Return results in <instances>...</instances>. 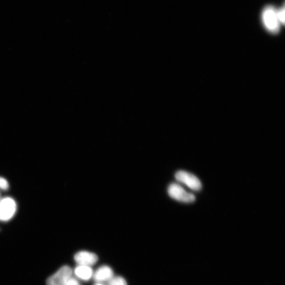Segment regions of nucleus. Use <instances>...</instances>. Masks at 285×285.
<instances>
[{"instance_id":"0eeeda50","label":"nucleus","mask_w":285,"mask_h":285,"mask_svg":"<svg viewBox=\"0 0 285 285\" xmlns=\"http://www.w3.org/2000/svg\"><path fill=\"white\" fill-rule=\"evenodd\" d=\"M114 277L113 271L108 266L99 267L93 274V277L98 283L109 281Z\"/></svg>"},{"instance_id":"9b49d317","label":"nucleus","mask_w":285,"mask_h":285,"mask_svg":"<svg viewBox=\"0 0 285 285\" xmlns=\"http://www.w3.org/2000/svg\"><path fill=\"white\" fill-rule=\"evenodd\" d=\"M278 16L279 19V20L281 24H283L284 23V8L283 7L279 10H277Z\"/></svg>"},{"instance_id":"f8f14e48","label":"nucleus","mask_w":285,"mask_h":285,"mask_svg":"<svg viewBox=\"0 0 285 285\" xmlns=\"http://www.w3.org/2000/svg\"><path fill=\"white\" fill-rule=\"evenodd\" d=\"M66 285H81L79 281L76 279L71 277Z\"/></svg>"},{"instance_id":"7ed1b4c3","label":"nucleus","mask_w":285,"mask_h":285,"mask_svg":"<svg viewBox=\"0 0 285 285\" xmlns=\"http://www.w3.org/2000/svg\"><path fill=\"white\" fill-rule=\"evenodd\" d=\"M17 204L14 199L10 197L0 200V220L9 221L15 215Z\"/></svg>"},{"instance_id":"6e6552de","label":"nucleus","mask_w":285,"mask_h":285,"mask_svg":"<svg viewBox=\"0 0 285 285\" xmlns=\"http://www.w3.org/2000/svg\"><path fill=\"white\" fill-rule=\"evenodd\" d=\"M93 270L91 267L79 265L75 270V275L83 280H89L93 277Z\"/></svg>"},{"instance_id":"423d86ee","label":"nucleus","mask_w":285,"mask_h":285,"mask_svg":"<svg viewBox=\"0 0 285 285\" xmlns=\"http://www.w3.org/2000/svg\"><path fill=\"white\" fill-rule=\"evenodd\" d=\"M75 261L79 265L91 267L98 261L97 256L92 253L82 251L75 256Z\"/></svg>"},{"instance_id":"f257e3e1","label":"nucleus","mask_w":285,"mask_h":285,"mask_svg":"<svg viewBox=\"0 0 285 285\" xmlns=\"http://www.w3.org/2000/svg\"><path fill=\"white\" fill-rule=\"evenodd\" d=\"M262 19L265 27L271 32H277L279 31L281 22L279 20L277 10L272 7L265 9L262 14Z\"/></svg>"},{"instance_id":"9d476101","label":"nucleus","mask_w":285,"mask_h":285,"mask_svg":"<svg viewBox=\"0 0 285 285\" xmlns=\"http://www.w3.org/2000/svg\"><path fill=\"white\" fill-rule=\"evenodd\" d=\"M9 187V185L7 180L3 177H0V189L7 190Z\"/></svg>"},{"instance_id":"1a4fd4ad","label":"nucleus","mask_w":285,"mask_h":285,"mask_svg":"<svg viewBox=\"0 0 285 285\" xmlns=\"http://www.w3.org/2000/svg\"><path fill=\"white\" fill-rule=\"evenodd\" d=\"M108 285H127L125 279L120 276L113 277L108 281Z\"/></svg>"},{"instance_id":"20e7f679","label":"nucleus","mask_w":285,"mask_h":285,"mask_svg":"<svg viewBox=\"0 0 285 285\" xmlns=\"http://www.w3.org/2000/svg\"><path fill=\"white\" fill-rule=\"evenodd\" d=\"M175 177L180 183L186 185L194 191H199L202 188L199 179L191 173L184 171H179L176 173Z\"/></svg>"},{"instance_id":"f03ea898","label":"nucleus","mask_w":285,"mask_h":285,"mask_svg":"<svg viewBox=\"0 0 285 285\" xmlns=\"http://www.w3.org/2000/svg\"><path fill=\"white\" fill-rule=\"evenodd\" d=\"M168 195L174 200L185 203H192L196 200L193 194L186 191L176 184H172L168 188Z\"/></svg>"},{"instance_id":"ddd939ff","label":"nucleus","mask_w":285,"mask_h":285,"mask_svg":"<svg viewBox=\"0 0 285 285\" xmlns=\"http://www.w3.org/2000/svg\"><path fill=\"white\" fill-rule=\"evenodd\" d=\"M96 285H103V284H102L101 283H97Z\"/></svg>"},{"instance_id":"39448f33","label":"nucleus","mask_w":285,"mask_h":285,"mask_svg":"<svg viewBox=\"0 0 285 285\" xmlns=\"http://www.w3.org/2000/svg\"><path fill=\"white\" fill-rule=\"evenodd\" d=\"M72 273L71 268L64 266L48 278L47 281V285H66L72 277Z\"/></svg>"}]
</instances>
